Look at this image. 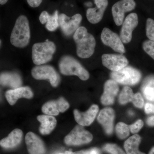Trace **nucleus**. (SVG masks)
I'll use <instances>...</instances> for the list:
<instances>
[{"mask_svg":"<svg viewBox=\"0 0 154 154\" xmlns=\"http://www.w3.org/2000/svg\"><path fill=\"white\" fill-rule=\"evenodd\" d=\"M73 39L76 45L77 55L82 58H88L94 54L96 39L88 32L85 27L81 26L74 33Z\"/></svg>","mask_w":154,"mask_h":154,"instance_id":"1","label":"nucleus"},{"mask_svg":"<svg viewBox=\"0 0 154 154\" xmlns=\"http://www.w3.org/2000/svg\"><path fill=\"white\" fill-rule=\"evenodd\" d=\"M30 32L29 21L24 15L19 16L15 22L11 36V42L15 47L23 48L30 42Z\"/></svg>","mask_w":154,"mask_h":154,"instance_id":"2","label":"nucleus"},{"mask_svg":"<svg viewBox=\"0 0 154 154\" xmlns=\"http://www.w3.org/2000/svg\"><path fill=\"white\" fill-rule=\"evenodd\" d=\"M60 71L65 75H76L80 79L86 81L90 74L79 61L70 56H64L61 58L59 63Z\"/></svg>","mask_w":154,"mask_h":154,"instance_id":"3","label":"nucleus"},{"mask_svg":"<svg viewBox=\"0 0 154 154\" xmlns=\"http://www.w3.org/2000/svg\"><path fill=\"white\" fill-rule=\"evenodd\" d=\"M56 50L55 44L46 40L33 45L32 49V58L33 63L37 66L44 64L52 60Z\"/></svg>","mask_w":154,"mask_h":154,"instance_id":"4","label":"nucleus"},{"mask_svg":"<svg viewBox=\"0 0 154 154\" xmlns=\"http://www.w3.org/2000/svg\"><path fill=\"white\" fill-rule=\"evenodd\" d=\"M112 79L117 83L126 85H134L139 82L141 74L139 71L131 66H126L110 74Z\"/></svg>","mask_w":154,"mask_h":154,"instance_id":"5","label":"nucleus"},{"mask_svg":"<svg viewBox=\"0 0 154 154\" xmlns=\"http://www.w3.org/2000/svg\"><path fill=\"white\" fill-rule=\"evenodd\" d=\"M31 74L36 80H48L52 87H57L60 82L59 75L54 68L50 65H38L31 71Z\"/></svg>","mask_w":154,"mask_h":154,"instance_id":"6","label":"nucleus"},{"mask_svg":"<svg viewBox=\"0 0 154 154\" xmlns=\"http://www.w3.org/2000/svg\"><path fill=\"white\" fill-rule=\"evenodd\" d=\"M93 136L82 125H77L66 136L64 143L68 146H80L91 142Z\"/></svg>","mask_w":154,"mask_h":154,"instance_id":"7","label":"nucleus"},{"mask_svg":"<svg viewBox=\"0 0 154 154\" xmlns=\"http://www.w3.org/2000/svg\"><path fill=\"white\" fill-rule=\"evenodd\" d=\"M82 20V17L80 14H75L72 17L62 14L59 15L58 22L59 27L65 36H69L75 33L80 27Z\"/></svg>","mask_w":154,"mask_h":154,"instance_id":"8","label":"nucleus"},{"mask_svg":"<svg viewBox=\"0 0 154 154\" xmlns=\"http://www.w3.org/2000/svg\"><path fill=\"white\" fill-rule=\"evenodd\" d=\"M136 4L134 0H120L114 4L112 8V14L116 25H122L127 12L134 10Z\"/></svg>","mask_w":154,"mask_h":154,"instance_id":"9","label":"nucleus"},{"mask_svg":"<svg viewBox=\"0 0 154 154\" xmlns=\"http://www.w3.org/2000/svg\"><path fill=\"white\" fill-rule=\"evenodd\" d=\"M101 39L104 44L111 48L116 52L121 54L125 52V48L120 37L117 33L109 28H105L103 29Z\"/></svg>","mask_w":154,"mask_h":154,"instance_id":"10","label":"nucleus"},{"mask_svg":"<svg viewBox=\"0 0 154 154\" xmlns=\"http://www.w3.org/2000/svg\"><path fill=\"white\" fill-rule=\"evenodd\" d=\"M138 24V18L136 13H131L127 16L122 24L120 37L123 43H128L131 41L133 31Z\"/></svg>","mask_w":154,"mask_h":154,"instance_id":"11","label":"nucleus"},{"mask_svg":"<svg viewBox=\"0 0 154 154\" xmlns=\"http://www.w3.org/2000/svg\"><path fill=\"white\" fill-rule=\"evenodd\" d=\"M102 60L103 66L113 72L120 70L128 63L127 58L122 54H104Z\"/></svg>","mask_w":154,"mask_h":154,"instance_id":"12","label":"nucleus"},{"mask_svg":"<svg viewBox=\"0 0 154 154\" xmlns=\"http://www.w3.org/2000/svg\"><path fill=\"white\" fill-rule=\"evenodd\" d=\"M69 107L68 102L63 97L57 100L46 102L42 106V110L45 114L50 116H57L60 113H63Z\"/></svg>","mask_w":154,"mask_h":154,"instance_id":"13","label":"nucleus"},{"mask_svg":"<svg viewBox=\"0 0 154 154\" xmlns=\"http://www.w3.org/2000/svg\"><path fill=\"white\" fill-rule=\"evenodd\" d=\"M96 7L88 9L86 16L92 24L99 23L102 20L108 5V0H94Z\"/></svg>","mask_w":154,"mask_h":154,"instance_id":"14","label":"nucleus"},{"mask_svg":"<svg viewBox=\"0 0 154 154\" xmlns=\"http://www.w3.org/2000/svg\"><path fill=\"white\" fill-rule=\"evenodd\" d=\"M25 143L30 154H45L46 148L43 141L36 134L29 132L26 135Z\"/></svg>","mask_w":154,"mask_h":154,"instance_id":"15","label":"nucleus"},{"mask_svg":"<svg viewBox=\"0 0 154 154\" xmlns=\"http://www.w3.org/2000/svg\"><path fill=\"white\" fill-rule=\"evenodd\" d=\"M99 111L97 105H92L85 112H81L77 109L74 110V115L75 121L82 126H89L95 120Z\"/></svg>","mask_w":154,"mask_h":154,"instance_id":"16","label":"nucleus"},{"mask_svg":"<svg viewBox=\"0 0 154 154\" xmlns=\"http://www.w3.org/2000/svg\"><path fill=\"white\" fill-rule=\"evenodd\" d=\"M114 118L115 112L110 107L104 108L99 113L97 119L107 134H111L113 132Z\"/></svg>","mask_w":154,"mask_h":154,"instance_id":"17","label":"nucleus"},{"mask_svg":"<svg viewBox=\"0 0 154 154\" xmlns=\"http://www.w3.org/2000/svg\"><path fill=\"white\" fill-rule=\"evenodd\" d=\"M119 90L118 84L113 80H109L104 85V93L101 98L103 105H112L115 101L116 96Z\"/></svg>","mask_w":154,"mask_h":154,"instance_id":"18","label":"nucleus"},{"mask_svg":"<svg viewBox=\"0 0 154 154\" xmlns=\"http://www.w3.org/2000/svg\"><path fill=\"white\" fill-rule=\"evenodd\" d=\"M33 94L30 88L28 87H19L6 92L5 96L7 101L11 105H15L20 98L31 99Z\"/></svg>","mask_w":154,"mask_h":154,"instance_id":"19","label":"nucleus"},{"mask_svg":"<svg viewBox=\"0 0 154 154\" xmlns=\"http://www.w3.org/2000/svg\"><path fill=\"white\" fill-rule=\"evenodd\" d=\"M22 83L20 75L15 72H5L0 74V84L15 89L21 87Z\"/></svg>","mask_w":154,"mask_h":154,"instance_id":"20","label":"nucleus"},{"mask_svg":"<svg viewBox=\"0 0 154 154\" xmlns=\"http://www.w3.org/2000/svg\"><path fill=\"white\" fill-rule=\"evenodd\" d=\"M23 137L21 130L15 129L7 137L0 141V146L5 149H12L17 146L21 143Z\"/></svg>","mask_w":154,"mask_h":154,"instance_id":"21","label":"nucleus"},{"mask_svg":"<svg viewBox=\"0 0 154 154\" xmlns=\"http://www.w3.org/2000/svg\"><path fill=\"white\" fill-rule=\"evenodd\" d=\"M38 121L40 122L39 132L42 135H48L52 132L57 125V120L52 116L41 115L37 117Z\"/></svg>","mask_w":154,"mask_h":154,"instance_id":"22","label":"nucleus"},{"mask_svg":"<svg viewBox=\"0 0 154 154\" xmlns=\"http://www.w3.org/2000/svg\"><path fill=\"white\" fill-rule=\"evenodd\" d=\"M141 142L140 136L135 134L128 139L124 143V148L126 154H146L139 150Z\"/></svg>","mask_w":154,"mask_h":154,"instance_id":"23","label":"nucleus"},{"mask_svg":"<svg viewBox=\"0 0 154 154\" xmlns=\"http://www.w3.org/2000/svg\"><path fill=\"white\" fill-rule=\"evenodd\" d=\"M46 14L45 19V28L50 31H54L59 27L58 22V11H56L52 15H51L48 12Z\"/></svg>","mask_w":154,"mask_h":154,"instance_id":"24","label":"nucleus"},{"mask_svg":"<svg viewBox=\"0 0 154 154\" xmlns=\"http://www.w3.org/2000/svg\"><path fill=\"white\" fill-rule=\"evenodd\" d=\"M134 94L129 87H125L121 91L119 97V102L122 105H125L132 101Z\"/></svg>","mask_w":154,"mask_h":154,"instance_id":"25","label":"nucleus"},{"mask_svg":"<svg viewBox=\"0 0 154 154\" xmlns=\"http://www.w3.org/2000/svg\"><path fill=\"white\" fill-rule=\"evenodd\" d=\"M116 131L117 137L120 139H124L129 136V126L124 122H119L116 127Z\"/></svg>","mask_w":154,"mask_h":154,"instance_id":"26","label":"nucleus"},{"mask_svg":"<svg viewBox=\"0 0 154 154\" xmlns=\"http://www.w3.org/2000/svg\"><path fill=\"white\" fill-rule=\"evenodd\" d=\"M103 149L110 154H126L121 148L115 144H106L103 146Z\"/></svg>","mask_w":154,"mask_h":154,"instance_id":"27","label":"nucleus"},{"mask_svg":"<svg viewBox=\"0 0 154 154\" xmlns=\"http://www.w3.org/2000/svg\"><path fill=\"white\" fill-rule=\"evenodd\" d=\"M146 35L149 40L154 42V20L150 18L146 20Z\"/></svg>","mask_w":154,"mask_h":154,"instance_id":"28","label":"nucleus"},{"mask_svg":"<svg viewBox=\"0 0 154 154\" xmlns=\"http://www.w3.org/2000/svg\"><path fill=\"white\" fill-rule=\"evenodd\" d=\"M143 93L147 100L154 102V87L151 86H143Z\"/></svg>","mask_w":154,"mask_h":154,"instance_id":"29","label":"nucleus"},{"mask_svg":"<svg viewBox=\"0 0 154 154\" xmlns=\"http://www.w3.org/2000/svg\"><path fill=\"white\" fill-rule=\"evenodd\" d=\"M143 48L144 51L154 60V42L150 40L144 42Z\"/></svg>","mask_w":154,"mask_h":154,"instance_id":"30","label":"nucleus"},{"mask_svg":"<svg viewBox=\"0 0 154 154\" xmlns=\"http://www.w3.org/2000/svg\"><path fill=\"white\" fill-rule=\"evenodd\" d=\"M131 102H132L133 104L135 107L139 108H142L144 104L143 98L139 93H137L134 95Z\"/></svg>","mask_w":154,"mask_h":154,"instance_id":"31","label":"nucleus"},{"mask_svg":"<svg viewBox=\"0 0 154 154\" xmlns=\"http://www.w3.org/2000/svg\"><path fill=\"white\" fill-rule=\"evenodd\" d=\"M65 154H100L99 150L97 148H94L90 149L82 150L80 151L72 152L71 151L65 152Z\"/></svg>","mask_w":154,"mask_h":154,"instance_id":"32","label":"nucleus"},{"mask_svg":"<svg viewBox=\"0 0 154 154\" xmlns=\"http://www.w3.org/2000/svg\"><path fill=\"white\" fill-rule=\"evenodd\" d=\"M143 125V121L141 119H139L134 124L130 125V130L132 134L137 133L142 128Z\"/></svg>","mask_w":154,"mask_h":154,"instance_id":"33","label":"nucleus"},{"mask_svg":"<svg viewBox=\"0 0 154 154\" xmlns=\"http://www.w3.org/2000/svg\"><path fill=\"white\" fill-rule=\"evenodd\" d=\"M27 2L30 7L36 8L41 5L42 0H27Z\"/></svg>","mask_w":154,"mask_h":154,"instance_id":"34","label":"nucleus"},{"mask_svg":"<svg viewBox=\"0 0 154 154\" xmlns=\"http://www.w3.org/2000/svg\"><path fill=\"white\" fill-rule=\"evenodd\" d=\"M145 111L147 114L154 113V105L151 103H146L145 106Z\"/></svg>","mask_w":154,"mask_h":154,"instance_id":"35","label":"nucleus"},{"mask_svg":"<svg viewBox=\"0 0 154 154\" xmlns=\"http://www.w3.org/2000/svg\"><path fill=\"white\" fill-rule=\"evenodd\" d=\"M147 124L149 126H154V116H151L147 119Z\"/></svg>","mask_w":154,"mask_h":154,"instance_id":"36","label":"nucleus"},{"mask_svg":"<svg viewBox=\"0 0 154 154\" xmlns=\"http://www.w3.org/2000/svg\"><path fill=\"white\" fill-rule=\"evenodd\" d=\"M8 0H0V5H4L6 4Z\"/></svg>","mask_w":154,"mask_h":154,"instance_id":"37","label":"nucleus"},{"mask_svg":"<svg viewBox=\"0 0 154 154\" xmlns=\"http://www.w3.org/2000/svg\"><path fill=\"white\" fill-rule=\"evenodd\" d=\"M149 154H154V147L152 148Z\"/></svg>","mask_w":154,"mask_h":154,"instance_id":"38","label":"nucleus"},{"mask_svg":"<svg viewBox=\"0 0 154 154\" xmlns=\"http://www.w3.org/2000/svg\"><path fill=\"white\" fill-rule=\"evenodd\" d=\"M1 45H2V41H1V39H0V46H1Z\"/></svg>","mask_w":154,"mask_h":154,"instance_id":"39","label":"nucleus"},{"mask_svg":"<svg viewBox=\"0 0 154 154\" xmlns=\"http://www.w3.org/2000/svg\"></svg>","mask_w":154,"mask_h":154,"instance_id":"40","label":"nucleus"}]
</instances>
